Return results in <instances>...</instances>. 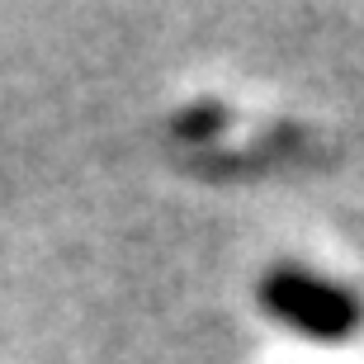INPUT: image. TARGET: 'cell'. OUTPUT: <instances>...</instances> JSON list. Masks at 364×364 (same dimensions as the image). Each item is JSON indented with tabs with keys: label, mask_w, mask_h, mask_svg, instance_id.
Returning a JSON list of instances; mask_svg holds the SVG:
<instances>
[{
	"label": "cell",
	"mask_w": 364,
	"mask_h": 364,
	"mask_svg": "<svg viewBox=\"0 0 364 364\" xmlns=\"http://www.w3.org/2000/svg\"><path fill=\"white\" fill-rule=\"evenodd\" d=\"M260 308L274 322L294 326L312 341H326V346L346 341L360 326V298L346 284H331L303 265H274L260 279Z\"/></svg>",
	"instance_id": "cell-1"
},
{
	"label": "cell",
	"mask_w": 364,
	"mask_h": 364,
	"mask_svg": "<svg viewBox=\"0 0 364 364\" xmlns=\"http://www.w3.org/2000/svg\"><path fill=\"white\" fill-rule=\"evenodd\" d=\"M223 128V109L218 105H194V109H180L176 119V133L180 137H208Z\"/></svg>",
	"instance_id": "cell-2"
}]
</instances>
